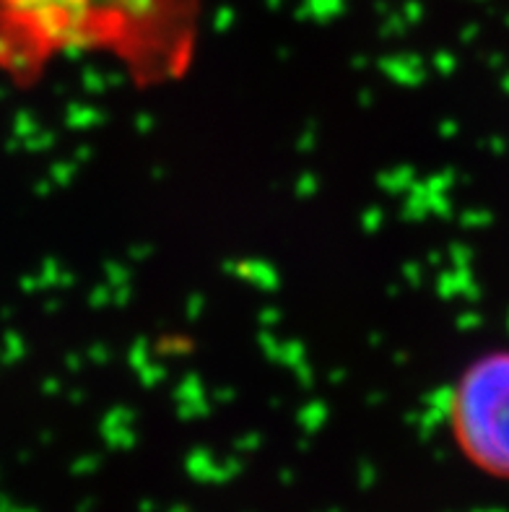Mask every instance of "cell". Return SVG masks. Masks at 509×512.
Wrapping results in <instances>:
<instances>
[{
  "label": "cell",
  "instance_id": "obj_1",
  "mask_svg": "<svg viewBox=\"0 0 509 512\" xmlns=\"http://www.w3.org/2000/svg\"><path fill=\"white\" fill-rule=\"evenodd\" d=\"M198 0H0V76L32 89L60 58L104 55L136 89L190 73Z\"/></svg>",
  "mask_w": 509,
  "mask_h": 512
},
{
  "label": "cell",
  "instance_id": "obj_2",
  "mask_svg": "<svg viewBox=\"0 0 509 512\" xmlns=\"http://www.w3.org/2000/svg\"><path fill=\"white\" fill-rule=\"evenodd\" d=\"M447 427L468 466L509 484V346L460 370L447 396Z\"/></svg>",
  "mask_w": 509,
  "mask_h": 512
}]
</instances>
